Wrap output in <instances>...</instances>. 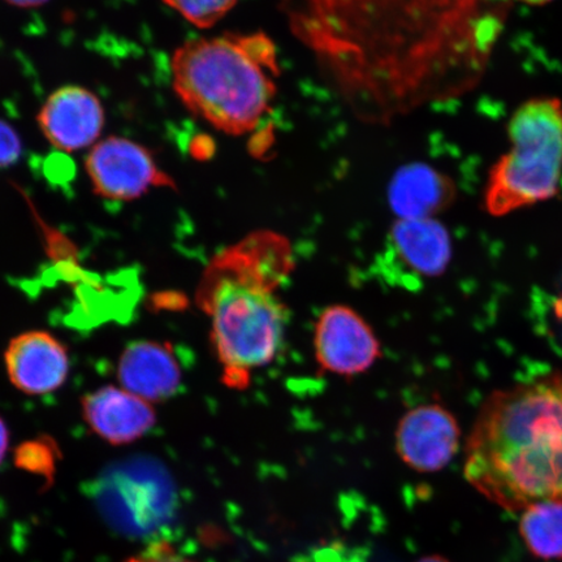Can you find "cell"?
I'll return each instance as SVG.
<instances>
[{
  "instance_id": "obj_21",
  "label": "cell",
  "mask_w": 562,
  "mask_h": 562,
  "mask_svg": "<svg viewBox=\"0 0 562 562\" xmlns=\"http://www.w3.org/2000/svg\"><path fill=\"white\" fill-rule=\"evenodd\" d=\"M517 2H521L529 5H546L548 3L553 2V0H517Z\"/></svg>"
},
{
  "instance_id": "obj_17",
  "label": "cell",
  "mask_w": 562,
  "mask_h": 562,
  "mask_svg": "<svg viewBox=\"0 0 562 562\" xmlns=\"http://www.w3.org/2000/svg\"><path fill=\"white\" fill-rule=\"evenodd\" d=\"M21 139L11 125L0 121V167L15 164L21 156Z\"/></svg>"
},
{
  "instance_id": "obj_22",
  "label": "cell",
  "mask_w": 562,
  "mask_h": 562,
  "mask_svg": "<svg viewBox=\"0 0 562 562\" xmlns=\"http://www.w3.org/2000/svg\"><path fill=\"white\" fill-rule=\"evenodd\" d=\"M419 562H448V561L445 559H441L439 557H432V558H427V559L420 560Z\"/></svg>"
},
{
  "instance_id": "obj_12",
  "label": "cell",
  "mask_w": 562,
  "mask_h": 562,
  "mask_svg": "<svg viewBox=\"0 0 562 562\" xmlns=\"http://www.w3.org/2000/svg\"><path fill=\"white\" fill-rule=\"evenodd\" d=\"M82 419L97 437L123 446L144 438L157 424L151 403L119 385H104L81 398Z\"/></svg>"
},
{
  "instance_id": "obj_16",
  "label": "cell",
  "mask_w": 562,
  "mask_h": 562,
  "mask_svg": "<svg viewBox=\"0 0 562 562\" xmlns=\"http://www.w3.org/2000/svg\"><path fill=\"white\" fill-rule=\"evenodd\" d=\"M164 2L200 30H210L234 9L238 0H164Z\"/></svg>"
},
{
  "instance_id": "obj_14",
  "label": "cell",
  "mask_w": 562,
  "mask_h": 562,
  "mask_svg": "<svg viewBox=\"0 0 562 562\" xmlns=\"http://www.w3.org/2000/svg\"><path fill=\"white\" fill-rule=\"evenodd\" d=\"M454 182L431 166L409 165L396 172L389 189V202L397 220L435 217L456 200Z\"/></svg>"
},
{
  "instance_id": "obj_24",
  "label": "cell",
  "mask_w": 562,
  "mask_h": 562,
  "mask_svg": "<svg viewBox=\"0 0 562 562\" xmlns=\"http://www.w3.org/2000/svg\"><path fill=\"white\" fill-rule=\"evenodd\" d=\"M318 562H323V561H318Z\"/></svg>"
},
{
  "instance_id": "obj_5",
  "label": "cell",
  "mask_w": 562,
  "mask_h": 562,
  "mask_svg": "<svg viewBox=\"0 0 562 562\" xmlns=\"http://www.w3.org/2000/svg\"><path fill=\"white\" fill-rule=\"evenodd\" d=\"M509 149L492 166L484 209L505 216L554 199L562 179V101L537 97L513 112Z\"/></svg>"
},
{
  "instance_id": "obj_10",
  "label": "cell",
  "mask_w": 562,
  "mask_h": 562,
  "mask_svg": "<svg viewBox=\"0 0 562 562\" xmlns=\"http://www.w3.org/2000/svg\"><path fill=\"white\" fill-rule=\"evenodd\" d=\"M4 367L16 390L27 396H44L65 385L70 360L58 337L33 329L13 337L4 351Z\"/></svg>"
},
{
  "instance_id": "obj_8",
  "label": "cell",
  "mask_w": 562,
  "mask_h": 562,
  "mask_svg": "<svg viewBox=\"0 0 562 562\" xmlns=\"http://www.w3.org/2000/svg\"><path fill=\"white\" fill-rule=\"evenodd\" d=\"M396 452L419 473L445 469L460 449L461 427L454 414L439 403L422 404L398 420Z\"/></svg>"
},
{
  "instance_id": "obj_15",
  "label": "cell",
  "mask_w": 562,
  "mask_h": 562,
  "mask_svg": "<svg viewBox=\"0 0 562 562\" xmlns=\"http://www.w3.org/2000/svg\"><path fill=\"white\" fill-rule=\"evenodd\" d=\"M522 512L519 531L529 550L543 560H561L562 502H540Z\"/></svg>"
},
{
  "instance_id": "obj_11",
  "label": "cell",
  "mask_w": 562,
  "mask_h": 562,
  "mask_svg": "<svg viewBox=\"0 0 562 562\" xmlns=\"http://www.w3.org/2000/svg\"><path fill=\"white\" fill-rule=\"evenodd\" d=\"M38 125L55 149L66 153L91 149L103 131V105L100 98L86 88L61 87L42 105Z\"/></svg>"
},
{
  "instance_id": "obj_18",
  "label": "cell",
  "mask_w": 562,
  "mask_h": 562,
  "mask_svg": "<svg viewBox=\"0 0 562 562\" xmlns=\"http://www.w3.org/2000/svg\"><path fill=\"white\" fill-rule=\"evenodd\" d=\"M128 562H193L180 557L168 543H156Z\"/></svg>"
},
{
  "instance_id": "obj_20",
  "label": "cell",
  "mask_w": 562,
  "mask_h": 562,
  "mask_svg": "<svg viewBox=\"0 0 562 562\" xmlns=\"http://www.w3.org/2000/svg\"><path fill=\"white\" fill-rule=\"evenodd\" d=\"M5 2L19 7V9H37V7L48 3L50 0H5Z\"/></svg>"
},
{
  "instance_id": "obj_7",
  "label": "cell",
  "mask_w": 562,
  "mask_h": 562,
  "mask_svg": "<svg viewBox=\"0 0 562 562\" xmlns=\"http://www.w3.org/2000/svg\"><path fill=\"white\" fill-rule=\"evenodd\" d=\"M313 346L319 369L346 379L364 374L383 357L374 328L356 308L342 304L329 305L318 315Z\"/></svg>"
},
{
  "instance_id": "obj_4",
  "label": "cell",
  "mask_w": 562,
  "mask_h": 562,
  "mask_svg": "<svg viewBox=\"0 0 562 562\" xmlns=\"http://www.w3.org/2000/svg\"><path fill=\"white\" fill-rule=\"evenodd\" d=\"M171 75L189 111L217 131L243 136L276 100L278 50L263 32L195 38L173 53Z\"/></svg>"
},
{
  "instance_id": "obj_23",
  "label": "cell",
  "mask_w": 562,
  "mask_h": 562,
  "mask_svg": "<svg viewBox=\"0 0 562 562\" xmlns=\"http://www.w3.org/2000/svg\"><path fill=\"white\" fill-rule=\"evenodd\" d=\"M559 307H560V311H561L560 313H562V297H561V300H560V305H559ZM560 319H562V314H560Z\"/></svg>"
},
{
  "instance_id": "obj_2",
  "label": "cell",
  "mask_w": 562,
  "mask_h": 562,
  "mask_svg": "<svg viewBox=\"0 0 562 562\" xmlns=\"http://www.w3.org/2000/svg\"><path fill=\"white\" fill-rule=\"evenodd\" d=\"M296 266L290 238L272 229L250 232L211 258L195 291L210 321V342L222 382L244 391L284 344L288 308L281 285Z\"/></svg>"
},
{
  "instance_id": "obj_3",
  "label": "cell",
  "mask_w": 562,
  "mask_h": 562,
  "mask_svg": "<svg viewBox=\"0 0 562 562\" xmlns=\"http://www.w3.org/2000/svg\"><path fill=\"white\" fill-rule=\"evenodd\" d=\"M465 476L510 512L562 502V374L497 390L467 441Z\"/></svg>"
},
{
  "instance_id": "obj_6",
  "label": "cell",
  "mask_w": 562,
  "mask_h": 562,
  "mask_svg": "<svg viewBox=\"0 0 562 562\" xmlns=\"http://www.w3.org/2000/svg\"><path fill=\"white\" fill-rule=\"evenodd\" d=\"M86 170L95 194L109 201H135L153 188L175 187L146 147L119 136L91 147Z\"/></svg>"
},
{
  "instance_id": "obj_13",
  "label": "cell",
  "mask_w": 562,
  "mask_h": 562,
  "mask_svg": "<svg viewBox=\"0 0 562 562\" xmlns=\"http://www.w3.org/2000/svg\"><path fill=\"white\" fill-rule=\"evenodd\" d=\"M117 381L126 391L151 404L178 393L182 370L168 342L140 340L130 344L117 361Z\"/></svg>"
},
{
  "instance_id": "obj_19",
  "label": "cell",
  "mask_w": 562,
  "mask_h": 562,
  "mask_svg": "<svg viewBox=\"0 0 562 562\" xmlns=\"http://www.w3.org/2000/svg\"><path fill=\"white\" fill-rule=\"evenodd\" d=\"M10 446V430L5 420L0 416V463L3 462L7 451Z\"/></svg>"
},
{
  "instance_id": "obj_9",
  "label": "cell",
  "mask_w": 562,
  "mask_h": 562,
  "mask_svg": "<svg viewBox=\"0 0 562 562\" xmlns=\"http://www.w3.org/2000/svg\"><path fill=\"white\" fill-rule=\"evenodd\" d=\"M385 263L400 271V281L439 278L452 259V240L448 229L435 217L397 220L386 241Z\"/></svg>"
},
{
  "instance_id": "obj_1",
  "label": "cell",
  "mask_w": 562,
  "mask_h": 562,
  "mask_svg": "<svg viewBox=\"0 0 562 562\" xmlns=\"http://www.w3.org/2000/svg\"><path fill=\"white\" fill-rule=\"evenodd\" d=\"M291 32L363 122L465 94L502 30L490 0H285Z\"/></svg>"
}]
</instances>
